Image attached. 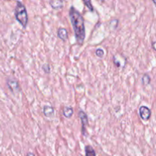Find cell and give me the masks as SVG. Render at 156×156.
<instances>
[{"label":"cell","instance_id":"7a4b0ae2","mask_svg":"<svg viewBox=\"0 0 156 156\" xmlns=\"http://www.w3.org/2000/svg\"><path fill=\"white\" fill-rule=\"evenodd\" d=\"M15 16L23 27H26L28 22V16L26 7L21 2L17 1L15 9Z\"/></svg>","mask_w":156,"mask_h":156},{"label":"cell","instance_id":"3957f363","mask_svg":"<svg viewBox=\"0 0 156 156\" xmlns=\"http://www.w3.org/2000/svg\"><path fill=\"white\" fill-rule=\"evenodd\" d=\"M79 117L80 118L81 122H82V133L84 136H87L86 134V126L88 123V115L86 113L84 112L83 111L80 110L79 111Z\"/></svg>","mask_w":156,"mask_h":156},{"label":"cell","instance_id":"6da1fadb","mask_svg":"<svg viewBox=\"0 0 156 156\" xmlns=\"http://www.w3.org/2000/svg\"><path fill=\"white\" fill-rule=\"evenodd\" d=\"M69 18L74 30L75 37L78 44H82L85 38V21L82 14L74 7L71 6L69 9Z\"/></svg>","mask_w":156,"mask_h":156},{"label":"cell","instance_id":"277c9868","mask_svg":"<svg viewBox=\"0 0 156 156\" xmlns=\"http://www.w3.org/2000/svg\"><path fill=\"white\" fill-rule=\"evenodd\" d=\"M7 85H8V88H9L11 91L14 94L15 93H18L19 92L20 90H21V88H20V85L19 83L17 80L14 79H7Z\"/></svg>","mask_w":156,"mask_h":156},{"label":"cell","instance_id":"9a60e30c","mask_svg":"<svg viewBox=\"0 0 156 156\" xmlns=\"http://www.w3.org/2000/svg\"><path fill=\"white\" fill-rule=\"evenodd\" d=\"M42 69L44 70V73H47V74H49V73H50V66H49V64L47 63L44 64V65L42 66Z\"/></svg>","mask_w":156,"mask_h":156},{"label":"cell","instance_id":"4fadbf2b","mask_svg":"<svg viewBox=\"0 0 156 156\" xmlns=\"http://www.w3.org/2000/svg\"><path fill=\"white\" fill-rule=\"evenodd\" d=\"M84 4L88 7V9H89L91 12H93V11H94V7H93L92 3H91V2L90 1V0H85V1H84Z\"/></svg>","mask_w":156,"mask_h":156},{"label":"cell","instance_id":"30bf717a","mask_svg":"<svg viewBox=\"0 0 156 156\" xmlns=\"http://www.w3.org/2000/svg\"><path fill=\"white\" fill-rule=\"evenodd\" d=\"M85 156H96V152L94 149L91 146H86L85 147Z\"/></svg>","mask_w":156,"mask_h":156},{"label":"cell","instance_id":"5b68a950","mask_svg":"<svg viewBox=\"0 0 156 156\" xmlns=\"http://www.w3.org/2000/svg\"><path fill=\"white\" fill-rule=\"evenodd\" d=\"M140 112V116L142 120H149L150 119L151 115H152V111L148 107L141 106L139 109Z\"/></svg>","mask_w":156,"mask_h":156},{"label":"cell","instance_id":"7c38bea8","mask_svg":"<svg viewBox=\"0 0 156 156\" xmlns=\"http://www.w3.org/2000/svg\"><path fill=\"white\" fill-rule=\"evenodd\" d=\"M118 19H116V18H114V19L111 20V22H110V28L111 29V30H115L116 28H117V24H118Z\"/></svg>","mask_w":156,"mask_h":156},{"label":"cell","instance_id":"9c48e42d","mask_svg":"<svg viewBox=\"0 0 156 156\" xmlns=\"http://www.w3.org/2000/svg\"><path fill=\"white\" fill-rule=\"evenodd\" d=\"M50 6L53 9H59L63 6V1L62 0H51L49 2Z\"/></svg>","mask_w":156,"mask_h":156},{"label":"cell","instance_id":"2e32d148","mask_svg":"<svg viewBox=\"0 0 156 156\" xmlns=\"http://www.w3.org/2000/svg\"><path fill=\"white\" fill-rule=\"evenodd\" d=\"M152 48H153V50H155V51H156V41H154V42L152 43Z\"/></svg>","mask_w":156,"mask_h":156},{"label":"cell","instance_id":"ac0fdd59","mask_svg":"<svg viewBox=\"0 0 156 156\" xmlns=\"http://www.w3.org/2000/svg\"><path fill=\"white\" fill-rule=\"evenodd\" d=\"M152 2H153L154 4L155 5V6H156V1H155V0H153V1H152Z\"/></svg>","mask_w":156,"mask_h":156},{"label":"cell","instance_id":"52a82bcc","mask_svg":"<svg viewBox=\"0 0 156 156\" xmlns=\"http://www.w3.org/2000/svg\"><path fill=\"white\" fill-rule=\"evenodd\" d=\"M57 35L58 37L63 41H66L68 39V31L64 27H60V28L58 29Z\"/></svg>","mask_w":156,"mask_h":156},{"label":"cell","instance_id":"8992f818","mask_svg":"<svg viewBox=\"0 0 156 156\" xmlns=\"http://www.w3.org/2000/svg\"><path fill=\"white\" fill-rule=\"evenodd\" d=\"M43 112H44V114L47 117H53L55 114V110L52 106L45 105L44 107Z\"/></svg>","mask_w":156,"mask_h":156},{"label":"cell","instance_id":"8fae6325","mask_svg":"<svg viewBox=\"0 0 156 156\" xmlns=\"http://www.w3.org/2000/svg\"><path fill=\"white\" fill-rule=\"evenodd\" d=\"M151 82V78L149 76V74L147 73H145L143 75V78H142V83L143 84V85H149Z\"/></svg>","mask_w":156,"mask_h":156},{"label":"cell","instance_id":"ba28073f","mask_svg":"<svg viewBox=\"0 0 156 156\" xmlns=\"http://www.w3.org/2000/svg\"><path fill=\"white\" fill-rule=\"evenodd\" d=\"M73 113H74V110L72 107L66 106L62 110V114L66 118H71L72 116L73 115Z\"/></svg>","mask_w":156,"mask_h":156},{"label":"cell","instance_id":"d6986e66","mask_svg":"<svg viewBox=\"0 0 156 156\" xmlns=\"http://www.w3.org/2000/svg\"><path fill=\"white\" fill-rule=\"evenodd\" d=\"M79 156H82V155H79Z\"/></svg>","mask_w":156,"mask_h":156},{"label":"cell","instance_id":"e0dca14e","mask_svg":"<svg viewBox=\"0 0 156 156\" xmlns=\"http://www.w3.org/2000/svg\"><path fill=\"white\" fill-rule=\"evenodd\" d=\"M26 156H35V155H34V154L32 153V152H28Z\"/></svg>","mask_w":156,"mask_h":156},{"label":"cell","instance_id":"5bb4252c","mask_svg":"<svg viewBox=\"0 0 156 156\" xmlns=\"http://www.w3.org/2000/svg\"><path fill=\"white\" fill-rule=\"evenodd\" d=\"M95 54H96V56H98V57L102 58L104 56V55H105V52H104V50H102V49L98 48L96 50Z\"/></svg>","mask_w":156,"mask_h":156}]
</instances>
